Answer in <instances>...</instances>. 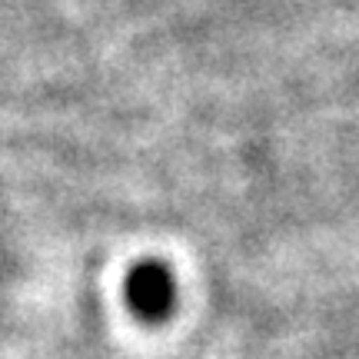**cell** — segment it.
Returning <instances> with one entry per match:
<instances>
[{"mask_svg":"<svg viewBox=\"0 0 359 359\" xmlns=\"http://www.w3.org/2000/svg\"><path fill=\"white\" fill-rule=\"evenodd\" d=\"M123 303L140 323H167L177 309V276L163 259H140L123 276Z\"/></svg>","mask_w":359,"mask_h":359,"instance_id":"obj_1","label":"cell"}]
</instances>
